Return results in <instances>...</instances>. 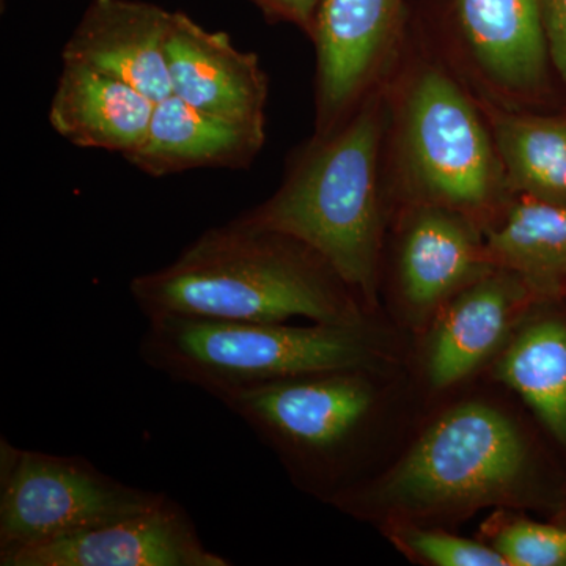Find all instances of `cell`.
<instances>
[{"instance_id": "6da1fadb", "label": "cell", "mask_w": 566, "mask_h": 566, "mask_svg": "<svg viewBox=\"0 0 566 566\" xmlns=\"http://www.w3.org/2000/svg\"><path fill=\"white\" fill-rule=\"evenodd\" d=\"M348 286L318 253L286 234L233 219L207 230L167 266L129 283L147 319L360 324Z\"/></svg>"}, {"instance_id": "7a4b0ae2", "label": "cell", "mask_w": 566, "mask_h": 566, "mask_svg": "<svg viewBox=\"0 0 566 566\" xmlns=\"http://www.w3.org/2000/svg\"><path fill=\"white\" fill-rule=\"evenodd\" d=\"M381 111L370 99L348 122L323 133L271 199L234 219L294 238L318 253L348 289L371 297L381 234Z\"/></svg>"}, {"instance_id": "3957f363", "label": "cell", "mask_w": 566, "mask_h": 566, "mask_svg": "<svg viewBox=\"0 0 566 566\" xmlns=\"http://www.w3.org/2000/svg\"><path fill=\"white\" fill-rule=\"evenodd\" d=\"M139 352L153 370L216 400L279 379L364 368L370 360L363 323L290 326L161 316L148 319Z\"/></svg>"}, {"instance_id": "277c9868", "label": "cell", "mask_w": 566, "mask_h": 566, "mask_svg": "<svg viewBox=\"0 0 566 566\" xmlns=\"http://www.w3.org/2000/svg\"><path fill=\"white\" fill-rule=\"evenodd\" d=\"M166 497L99 471L84 457L0 442V557L139 515Z\"/></svg>"}, {"instance_id": "5b68a950", "label": "cell", "mask_w": 566, "mask_h": 566, "mask_svg": "<svg viewBox=\"0 0 566 566\" xmlns=\"http://www.w3.org/2000/svg\"><path fill=\"white\" fill-rule=\"evenodd\" d=\"M526 463L515 424L490 406L461 405L417 442L387 482L386 497L420 512L491 504L515 491Z\"/></svg>"}, {"instance_id": "8992f818", "label": "cell", "mask_w": 566, "mask_h": 566, "mask_svg": "<svg viewBox=\"0 0 566 566\" xmlns=\"http://www.w3.org/2000/svg\"><path fill=\"white\" fill-rule=\"evenodd\" d=\"M360 370L279 379L232 390L218 400L294 468L326 474L374 406V392Z\"/></svg>"}, {"instance_id": "52a82bcc", "label": "cell", "mask_w": 566, "mask_h": 566, "mask_svg": "<svg viewBox=\"0 0 566 566\" xmlns=\"http://www.w3.org/2000/svg\"><path fill=\"white\" fill-rule=\"evenodd\" d=\"M405 147L417 185L439 207L475 210L493 199V145L474 107L442 71H424L409 93Z\"/></svg>"}, {"instance_id": "ba28073f", "label": "cell", "mask_w": 566, "mask_h": 566, "mask_svg": "<svg viewBox=\"0 0 566 566\" xmlns=\"http://www.w3.org/2000/svg\"><path fill=\"white\" fill-rule=\"evenodd\" d=\"M2 566H230L208 549L185 509L166 495L139 515L0 557Z\"/></svg>"}, {"instance_id": "9c48e42d", "label": "cell", "mask_w": 566, "mask_h": 566, "mask_svg": "<svg viewBox=\"0 0 566 566\" xmlns=\"http://www.w3.org/2000/svg\"><path fill=\"white\" fill-rule=\"evenodd\" d=\"M166 54L172 95L219 117L264 125L270 84L255 52L174 11Z\"/></svg>"}, {"instance_id": "30bf717a", "label": "cell", "mask_w": 566, "mask_h": 566, "mask_svg": "<svg viewBox=\"0 0 566 566\" xmlns=\"http://www.w3.org/2000/svg\"><path fill=\"white\" fill-rule=\"evenodd\" d=\"M172 14L144 0H92L63 48V62L117 77L163 102L172 95L166 54Z\"/></svg>"}, {"instance_id": "8fae6325", "label": "cell", "mask_w": 566, "mask_h": 566, "mask_svg": "<svg viewBox=\"0 0 566 566\" xmlns=\"http://www.w3.org/2000/svg\"><path fill=\"white\" fill-rule=\"evenodd\" d=\"M400 7L401 0H323L312 36L322 134L342 122L374 80Z\"/></svg>"}, {"instance_id": "7c38bea8", "label": "cell", "mask_w": 566, "mask_h": 566, "mask_svg": "<svg viewBox=\"0 0 566 566\" xmlns=\"http://www.w3.org/2000/svg\"><path fill=\"white\" fill-rule=\"evenodd\" d=\"M264 140V125L219 117L170 95L155 104L144 140L125 159L153 178L199 169H248Z\"/></svg>"}, {"instance_id": "4fadbf2b", "label": "cell", "mask_w": 566, "mask_h": 566, "mask_svg": "<svg viewBox=\"0 0 566 566\" xmlns=\"http://www.w3.org/2000/svg\"><path fill=\"white\" fill-rule=\"evenodd\" d=\"M155 104L117 77L63 62L48 118L71 145L126 158L144 140Z\"/></svg>"}, {"instance_id": "5bb4252c", "label": "cell", "mask_w": 566, "mask_h": 566, "mask_svg": "<svg viewBox=\"0 0 566 566\" xmlns=\"http://www.w3.org/2000/svg\"><path fill=\"white\" fill-rule=\"evenodd\" d=\"M483 275L450 304L439 319L430 349L436 387L455 385L475 370L504 340L528 283L512 271Z\"/></svg>"}, {"instance_id": "9a60e30c", "label": "cell", "mask_w": 566, "mask_h": 566, "mask_svg": "<svg viewBox=\"0 0 566 566\" xmlns=\"http://www.w3.org/2000/svg\"><path fill=\"white\" fill-rule=\"evenodd\" d=\"M475 61L502 87L534 91L545 80L547 43L539 0H455Z\"/></svg>"}, {"instance_id": "2e32d148", "label": "cell", "mask_w": 566, "mask_h": 566, "mask_svg": "<svg viewBox=\"0 0 566 566\" xmlns=\"http://www.w3.org/2000/svg\"><path fill=\"white\" fill-rule=\"evenodd\" d=\"M401 282L417 307H431L474 283L490 270L486 252L474 233L450 208H424L406 233L401 251Z\"/></svg>"}, {"instance_id": "e0dca14e", "label": "cell", "mask_w": 566, "mask_h": 566, "mask_svg": "<svg viewBox=\"0 0 566 566\" xmlns=\"http://www.w3.org/2000/svg\"><path fill=\"white\" fill-rule=\"evenodd\" d=\"M486 259L549 293L566 281V203L527 196L490 237Z\"/></svg>"}, {"instance_id": "ac0fdd59", "label": "cell", "mask_w": 566, "mask_h": 566, "mask_svg": "<svg viewBox=\"0 0 566 566\" xmlns=\"http://www.w3.org/2000/svg\"><path fill=\"white\" fill-rule=\"evenodd\" d=\"M497 374L566 446V324L543 319L527 326L502 356Z\"/></svg>"}, {"instance_id": "d6986e66", "label": "cell", "mask_w": 566, "mask_h": 566, "mask_svg": "<svg viewBox=\"0 0 566 566\" xmlns=\"http://www.w3.org/2000/svg\"><path fill=\"white\" fill-rule=\"evenodd\" d=\"M494 132L512 185L527 196L566 203V120L504 115Z\"/></svg>"}, {"instance_id": "ffe728a7", "label": "cell", "mask_w": 566, "mask_h": 566, "mask_svg": "<svg viewBox=\"0 0 566 566\" xmlns=\"http://www.w3.org/2000/svg\"><path fill=\"white\" fill-rule=\"evenodd\" d=\"M494 547L509 566L566 565V531L560 527L520 521L497 535Z\"/></svg>"}, {"instance_id": "44dd1931", "label": "cell", "mask_w": 566, "mask_h": 566, "mask_svg": "<svg viewBox=\"0 0 566 566\" xmlns=\"http://www.w3.org/2000/svg\"><path fill=\"white\" fill-rule=\"evenodd\" d=\"M409 549L438 566H509L497 549L436 531H411L405 535Z\"/></svg>"}, {"instance_id": "7402d4cb", "label": "cell", "mask_w": 566, "mask_h": 566, "mask_svg": "<svg viewBox=\"0 0 566 566\" xmlns=\"http://www.w3.org/2000/svg\"><path fill=\"white\" fill-rule=\"evenodd\" d=\"M270 21H289L314 36L323 0H251Z\"/></svg>"}, {"instance_id": "603a6c76", "label": "cell", "mask_w": 566, "mask_h": 566, "mask_svg": "<svg viewBox=\"0 0 566 566\" xmlns=\"http://www.w3.org/2000/svg\"><path fill=\"white\" fill-rule=\"evenodd\" d=\"M547 52L566 82V0H539Z\"/></svg>"}]
</instances>
